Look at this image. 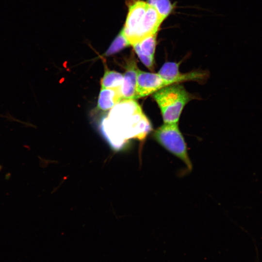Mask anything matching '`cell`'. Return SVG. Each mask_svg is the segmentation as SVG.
Returning <instances> with one entry per match:
<instances>
[{"label":"cell","instance_id":"obj_9","mask_svg":"<svg viewBox=\"0 0 262 262\" xmlns=\"http://www.w3.org/2000/svg\"><path fill=\"white\" fill-rule=\"evenodd\" d=\"M122 100L121 89H101L98 96V108L107 111Z\"/></svg>","mask_w":262,"mask_h":262},{"label":"cell","instance_id":"obj_3","mask_svg":"<svg viewBox=\"0 0 262 262\" xmlns=\"http://www.w3.org/2000/svg\"><path fill=\"white\" fill-rule=\"evenodd\" d=\"M152 95L164 123H178L184 106L193 98L180 83L165 86Z\"/></svg>","mask_w":262,"mask_h":262},{"label":"cell","instance_id":"obj_7","mask_svg":"<svg viewBox=\"0 0 262 262\" xmlns=\"http://www.w3.org/2000/svg\"><path fill=\"white\" fill-rule=\"evenodd\" d=\"M156 44L157 34H155L132 45L141 62L152 71L154 69V54Z\"/></svg>","mask_w":262,"mask_h":262},{"label":"cell","instance_id":"obj_4","mask_svg":"<svg viewBox=\"0 0 262 262\" xmlns=\"http://www.w3.org/2000/svg\"><path fill=\"white\" fill-rule=\"evenodd\" d=\"M152 136L160 145L181 160L189 170H192V164L178 123H164L154 131Z\"/></svg>","mask_w":262,"mask_h":262},{"label":"cell","instance_id":"obj_6","mask_svg":"<svg viewBox=\"0 0 262 262\" xmlns=\"http://www.w3.org/2000/svg\"><path fill=\"white\" fill-rule=\"evenodd\" d=\"M169 85V84L157 73H152L138 70L136 88V98L145 97L160 89Z\"/></svg>","mask_w":262,"mask_h":262},{"label":"cell","instance_id":"obj_12","mask_svg":"<svg viewBox=\"0 0 262 262\" xmlns=\"http://www.w3.org/2000/svg\"><path fill=\"white\" fill-rule=\"evenodd\" d=\"M128 45H130L129 43L121 32L107 50L105 55L109 56L114 54Z\"/></svg>","mask_w":262,"mask_h":262},{"label":"cell","instance_id":"obj_8","mask_svg":"<svg viewBox=\"0 0 262 262\" xmlns=\"http://www.w3.org/2000/svg\"><path fill=\"white\" fill-rule=\"evenodd\" d=\"M134 58H131L127 63L121 86L123 100L135 99L138 71Z\"/></svg>","mask_w":262,"mask_h":262},{"label":"cell","instance_id":"obj_11","mask_svg":"<svg viewBox=\"0 0 262 262\" xmlns=\"http://www.w3.org/2000/svg\"><path fill=\"white\" fill-rule=\"evenodd\" d=\"M147 2L154 7L164 19L174 9V5L170 0H147Z\"/></svg>","mask_w":262,"mask_h":262},{"label":"cell","instance_id":"obj_5","mask_svg":"<svg viewBox=\"0 0 262 262\" xmlns=\"http://www.w3.org/2000/svg\"><path fill=\"white\" fill-rule=\"evenodd\" d=\"M157 73L169 85L186 81H201L207 76V73L203 71L181 73L179 70V64L173 62L164 63Z\"/></svg>","mask_w":262,"mask_h":262},{"label":"cell","instance_id":"obj_13","mask_svg":"<svg viewBox=\"0 0 262 262\" xmlns=\"http://www.w3.org/2000/svg\"><path fill=\"white\" fill-rule=\"evenodd\" d=\"M2 169V166L0 164V171Z\"/></svg>","mask_w":262,"mask_h":262},{"label":"cell","instance_id":"obj_1","mask_svg":"<svg viewBox=\"0 0 262 262\" xmlns=\"http://www.w3.org/2000/svg\"><path fill=\"white\" fill-rule=\"evenodd\" d=\"M100 129L111 147L119 150L130 139H144L151 131L152 126L135 99H124L102 119Z\"/></svg>","mask_w":262,"mask_h":262},{"label":"cell","instance_id":"obj_10","mask_svg":"<svg viewBox=\"0 0 262 262\" xmlns=\"http://www.w3.org/2000/svg\"><path fill=\"white\" fill-rule=\"evenodd\" d=\"M123 75L115 71L106 70L101 81V89H121Z\"/></svg>","mask_w":262,"mask_h":262},{"label":"cell","instance_id":"obj_2","mask_svg":"<svg viewBox=\"0 0 262 262\" xmlns=\"http://www.w3.org/2000/svg\"><path fill=\"white\" fill-rule=\"evenodd\" d=\"M129 4V12L121 33L129 45L132 46L157 34L164 19L147 2L131 0Z\"/></svg>","mask_w":262,"mask_h":262}]
</instances>
